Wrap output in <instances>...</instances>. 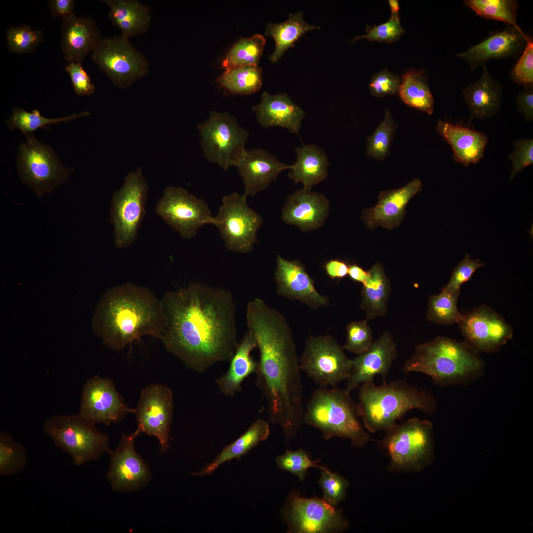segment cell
Instances as JSON below:
<instances>
[{
  "mask_svg": "<svg viewBox=\"0 0 533 533\" xmlns=\"http://www.w3.org/2000/svg\"><path fill=\"white\" fill-rule=\"evenodd\" d=\"M349 265L340 259H331L324 265L327 275L332 279L340 280L348 275Z\"/></svg>",
  "mask_w": 533,
  "mask_h": 533,
  "instance_id": "cell-56",
  "label": "cell"
},
{
  "mask_svg": "<svg viewBox=\"0 0 533 533\" xmlns=\"http://www.w3.org/2000/svg\"><path fill=\"white\" fill-rule=\"evenodd\" d=\"M528 37L514 27L507 25L502 30L492 32L481 42L458 53L457 57L465 61L470 71H473L486 66L491 60L515 58L520 56Z\"/></svg>",
  "mask_w": 533,
  "mask_h": 533,
  "instance_id": "cell-20",
  "label": "cell"
},
{
  "mask_svg": "<svg viewBox=\"0 0 533 533\" xmlns=\"http://www.w3.org/2000/svg\"><path fill=\"white\" fill-rule=\"evenodd\" d=\"M510 76L519 85L533 86V40L531 37H528L525 49L510 70Z\"/></svg>",
  "mask_w": 533,
  "mask_h": 533,
  "instance_id": "cell-48",
  "label": "cell"
},
{
  "mask_svg": "<svg viewBox=\"0 0 533 533\" xmlns=\"http://www.w3.org/2000/svg\"><path fill=\"white\" fill-rule=\"evenodd\" d=\"M320 469L321 476L318 483L323 491V499L336 506L344 499L348 482L341 475L330 471L324 466H322Z\"/></svg>",
  "mask_w": 533,
  "mask_h": 533,
  "instance_id": "cell-46",
  "label": "cell"
},
{
  "mask_svg": "<svg viewBox=\"0 0 533 533\" xmlns=\"http://www.w3.org/2000/svg\"><path fill=\"white\" fill-rule=\"evenodd\" d=\"M458 324L465 342L477 352L499 350L513 334L503 317L483 305L463 314Z\"/></svg>",
  "mask_w": 533,
  "mask_h": 533,
  "instance_id": "cell-19",
  "label": "cell"
},
{
  "mask_svg": "<svg viewBox=\"0 0 533 533\" xmlns=\"http://www.w3.org/2000/svg\"><path fill=\"white\" fill-rule=\"evenodd\" d=\"M235 166L242 178L244 194L247 196L265 190L279 173L291 169V165L280 161L268 152L256 148L245 150Z\"/></svg>",
  "mask_w": 533,
  "mask_h": 533,
  "instance_id": "cell-24",
  "label": "cell"
},
{
  "mask_svg": "<svg viewBox=\"0 0 533 533\" xmlns=\"http://www.w3.org/2000/svg\"><path fill=\"white\" fill-rule=\"evenodd\" d=\"M463 4L481 18L504 22L524 33L517 23L519 6L516 0H465Z\"/></svg>",
  "mask_w": 533,
  "mask_h": 533,
  "instance_id": "cell-38",
  "label": "cell"
},
{
  "mask_svg": "<svg viewBox=\"0 0 533 533\" xmlns=\"http://www.w3.org/2000/svg\"><path fill=\"white\" fill-rule=\"evenodd\" d=\"M161 300L164 324L159 340L168 352L199 373L230 361L239 343L229 291L192 283L166 292Z\"/></svg>",
  "mask_w": 533,
  "mask_h": 533,
  "instance_id": "cell-1",
  "label": "cell"
},
{
  "mask_svg": "<svg viewBox=\"0 0 533 533\" xmlns=\"http://www.w3.org/2000/svg\"><path fill=\"white\" fill-rule=\"evenodd\" d=\"M74 0H51L49 2L50 13L53 17H59L63 21L75 15L73 13Z\"/></svg>",
  "mask_w": 533,
  "mask_h": 533,
  "instance_id": "cell-55",
  "label": "cell"
},
{
  "mask_svg": "<svg viewBox=\"0 0 533 533\" xmlns=\"http://www.w3.org/2000/svg\"><path fill=\"white\" fill-rule=\"evenodd\" d=\"M7 47L11 53L23 54L33 52L42 40V32L29 26H11L6 32Z\"/></svg>",
  "mask_w": 533,
  "mask_h": 533,
  "instance_id": "cell-44",
  "label": "cell"
},
{
  "mask_svg": "<svg viewBox=\"0 0 533 533\" xmlns=\"http://www.w3.org/2000/svg\"><path fill=\"white\" fill-rule=\"evenodd\" d=\"M380 442L389 456L391 470L419 471L433 458L432 424L417 418L395 424Z\"/></svg>",
  "mask_w": 533,
  "mask_h": 533,
  "instance_id": "cell-7",
  "label": "cell"
},
{
  "mask_svg": "<svg viewBox=\"0 0 533 533\" xmlns=\"http://www.w3.org/2000/svg\"><path fill=\"white\" fill-rule=\"evenodd\" d=\"M436 129L451 146L456 162L467 167L483 157L489 141L484 133L441 120L438 121Z\"/></svg>",
  "mask_w": 533,
  "mask_h": 533,
  "instance_id": "cell-28",
  "label": "cell"
},
{
  "mask_svg": "<svg viewBox=\"0 0 533 533\" xmlns=\"http://www.w3.org/2000/svg\"><path fill=\"white\" fill-rule=\"evenodd\" d=\"M253 110L263 127L279 126L292 133H298L305 116L304 111L286 93L271 95L264 92L260 103Z\"/></svg>",
  "mask_w": 533,
  "mask_h": 533,
  "instance_id": "cell-27",
  "label": "cell"
},
{
  "mask_svg": "<svg viewBox=\"0 0 533 533\" xmlns=\"http://www.w3.org/2000/svg\"><path fill=\"white\" fill-rule=\"evenodd\" d=\"M257 348L253 335L248 331L244 335L231 358L228 371L216 380L220 392L233 396L241 390L243 381L250 375L257 372L258 362L251 356Z\"/></svg>",
  "mask_w": 533,
  "mask_h": 533,
  "instance_id": "cell-30",
  "label": "cell"
},
{
  "mask_svg": "<svg viewBox=\"0 0 533 533\" xmlns=\"http://www.w3.org/2000/svg\"><path fill=\"white\" fill-rule=\"evenodd\" d=\"M396 344L389 332H384L373 342L369 348L352 360L346 390L349 392L360 384L374 381L376 375L385 378L397 356Z\"/></svg>",
  "mask_w": 533,
  "mask_h": 533,
  "instance_id": "cell-21",
  "label": "cell"
},
{
  "mask_svg": "<svg viewBox=\"0 0 533 533\" xmlns=\"http://www.w3.org/2000/svg\"><path fill=\"white\" fill-rule=\"evenodd\" d=\"M265 43V38L260 34L240 38L226 55L222 66L226 70L240 67L257 66Z\"/></svg>",
  "mask_w": 533,
  "mask_h": 533,
  "instance_id": "cell-39",
  "label": "cell"
},
{
  "mask_svg": "<svg viewBox=\"0 0 533 533\" xmlns=\"http://www.w3.org/2000/svg\"><path fill=\"white\" fill-rule=\"evenodd\" d=\"M27 461L24 446L5 432L0 434V476H10L22 471Z\"/></svg>",
  "mask_w": 533,
  "mask_h": 533,
  "instance_id": "cell-42",
  "label": "cell"
},
{
  "mask_svg": "<svg viewBox=\"0 0 533 533\" xmlns=\"http://www.w3.org/2000/svg\"><path fill=\"white\" fill-rule=\"evenodd\" d=\"M368 272V278L361 291L360 307L366 312V319L369 320L385 315L391 288L382 264H375Z\"/></svg>",
  "mask_w": 533,
  "mask_h": 533,
  "instance_id": "cell-33",
  "label": "cell"
},
{
  "mask_svg": "<svg viewBox=\"0 0 533 533\" xmlns=\"http://www.w3.org/2000/svg\"><path fill=\"white\" fill-rule=\"evenodd\" d=\"M155 210L185 239L194 237L202 226L213 224L214 217L206 202L180 187H167Z\"/></svg>",
  "mask_w": 533,
  "mask_h": 533,
  "instance_id": "cell-14",
  "label": "cell"
},
{
  "mask_svg": "<svg viewBox=\"0 0 533 533\" xmlns=\"http://www.w3.org/2000/svg\"><path fill=\"white\" fill-rule=\"evenodd\" d=\"M296 152L297 160L291 165L288 176L294 181V184L301 183L304 189L311 190L312 186L327 177V156L319 147L314 145L297 148Z\"/></svg>",
  "mask_w": 533,
  "mask_h": 533,
  "instance_id": "cell-32",
  "label": "cell"
},
{
  "mask_svg": "<svg viewBox=\"0 0 533 533\" xmlns=\"http://www.w3.org/2000/svg\"><path fill=\"white\" fill-rule=\"evenodd\" d=\"M320 28L305 21L302 11L291 13L288 19L283 23L268 24L265 34L272 37L275 42L274 50L269 56L270 61L277 62L285 51L293 47L295 43L305 33Z\"/></svg>",
  "mask_w": 533,
  "mask_h": 533,
  "instance_id": "cell-35",
  "label": "cell"
},
{
  "mask_svg": "<svg viewBox=\"0 0 533 533\" xmlns=\"http://www.w3.org/2000/svg\"><path fill=\"white\" fill-rule=\"evenodd\" d=\"M18 150L17 167L22 181L38 195L51 192L69 177L65 167L49 147L38 141L33 133Z\"/></svg>",
  "mask_w": 533,
  "mask_h": 533,
  "instance_id": "cell-11",
  "label": "cell"
},
{
  "mask_svg": "<svg viewBox=\"0 0 533 533\" xmlns=\"http://www.w3.org/2000/svg\"><path fill=\"white\" fill-rule=\"evenodd\" d=\"M328 211L329 201L324 195L303 188L289 196L282 209V218L288 224L309 231L323 224Z\"/></svg>",
  "mask_w": 533,
  "mask_h": 533,
  "instance_id": "cell-25",
  "label": "cell"
},
{
  "mask_svg": "<svg viewBox=\"0 0 533 533\" xmlns=\"http://www.w3.org/2000/svg\"><path fill=\"white\" fill-rule=\"evenodd\" d=\"M218 82L228 93L251 94L259 90L262 87V71L258 66L228 69L218 78Z\"/></svg>",
  "mask_w": 533,
  "mask_h": 533,
  "instance_id": "cell-37",
  "label": "cell"
},
{
  "mask_svg": "<svg viewBox=\"0 0 533 533\" xmlns=\"http://www.w3.org/2000/svg\"><path fill=\"white\" fill-rule=\"evenodd\" d=\"M460 291H449L442 289L440 294L429 298L426 318L435 323L449 325L458 324L463 314L457 306Z\"/></svg>",
  "mask_w": 533,
  "mask_h": 533,
  "instance_id": "cell-40",
  "label": "cell"
},
{
  "mask_svg": "<svg viewBox=\"0 0 533 533\" xmlns=\"http://www.w3.org/2000/svg\"><path fill=\"white\" fill-rule=\"evenodd\" d=\"M101 38L95 21L91 17L75 15L63 21L61 47L65 59L68 63H82Z\"/></svg>",
  "mask_w": 533,
  "mask_h": 533,
  "instance_id": "cell-26",
  "label": "cell"
},
{
  "mask_svg": "<svg viewBox=\"0 0 533 533\" xmlns=\"http://www.w3.org/2000/svg\"><path fill=\"white\" fill-rule=\"evenodd\" d=\"M482 68L480 78L461 91L469 110L470 120L493 117L499 112L502 103V85L491 75L486 66Z\"/></svg>",
  "mask_w": 533,
  "mask_h": 533,
  "instance_id": "cell-29",
  "label": "cell"
},
{
  "mask_svg": "<svg viewBox=\"0 0 533 533\" xmlns=\"http://www.w3.org/2000/svg\"><path fill=\"white\" fill-rule=\"evenodd\" d=\"M366 319L353 321L347 324L346 342L344 349L359 355L367 350L373 342L372 331Z\"/></svg>",
  "mask_w": 533,
  "mask_h": 533,
  "instance_id": "cell-47",
  "label": "cell"
},
{
  "mask_svg": "<svg viewBox=\"0 0 533 533\" xmlns=\"http://www.w3.org/2000/svg\"><path fill=\"white\" fill-rule=\"evenodd\" d=\"M268 423L262 419H258L248 429L231 444L225 447L214 460L199 472L190 475L203 476L212 474L224 463L234 458L239 459L247 454L261 442L266 440L269 434Z\"/></svg>",
  "mask_w": 533,
  "mask_h": 533,
  "instance_id": "cell-34",
  "label": "cell"
},
{
  "mask_svg": "<svg viewBox=\"0 0 533 533\" xmlns=\"http://www.w3.org/2000/svg\"><path fill=\"white\" fill-rule=\"evenodd\" d=\"M422 189V183L415 178L396 190H383L373 207L365 209L361 218L371 229L379 226L392 229L398 227L404 218L406 207L411 199Z\"/></svg>",
  "mask_w": 533,
  "mask_h": 533,
  "instance_id": "cell-23",
  "label": "cell"
},
{
  "mask_svg": "<svg viewBox=\"0 0 533 533\" xmlns=\"http://www.w3.org/2000/svg\"><path fill=\"white\" fill-rule=\"evenodd\" d=\"M366 32V35L355 37L353 41L366 38L370 41L392 42L399 39L404 31L401 26L399 17L391 15L385 23L373 27L367 26Z\"/></svg>",
  "mask_w": 533,
  "mask_h": 533,
  "instance_id": "cell-49",
  "label": "cell"
},
{
  "mask_svg": "<svg viewBox=\"0 0 533 533\" xmlns=\"http://www.w3.org/2000/svg\"><path fill=\"white\" fill-rule=\"evenodd\" d=\"M484 266L485 264L478 259H471L466 253L463 259L454 267L449 282L442 289L452 292L460 291V286L471 278L478 268Z\"/></svg>",
  "mask_w": 533,
  "mask_h": 533,
  "instance_id": "cell-50",
  "label": "cell"
},
{
  "mask_svg": "<svg viewBox=\"0 0 533 533\" xmlns=\"http://www.w3.org/2000/svg\"><path fill=\"white\" fill-rule=\"evenodd\" d=\"M352 362L333 337L310 336L305 341L300 366L320 387H336L349 377Z\"/></svg>",
  "mask_w": 533,
  "mask_h": 533,
  "instance_id": "cell-10",
  "label": "cell"
},
{
  "mask_svg": "<svg viewBox=\"0 0 533 533\" xmlns=\"http://www.w3.org/2000/svg\"><path fill=\"white\" fill-rule=\"evenodd\" d=\"M401 82L399 76L384 70L374 75L369 89L371 94L376 97L394 95L398 92Z\"/></svg>",
  "mask_w": 533,
  "mask_h": 533,
  "instance_id": "cell-52",
  "label": "cell"
},
{
  "mask_svg": "<svg viewBox=\"0 0 533 533\" xmlns=\"http://www.w3.org/2000/svg\"><path fill=\"white\" fill-rule=\"evenodd\" d=\"M102 1L109 7V18L122 37L129 39L147 31L151 20L148 6L136 0Z\"/></svg>",
  "mask_w": 533,
  "mask_h": 533,
  "instance_id": "cell-31",
  "label": "cell"
},
{
  "mask_svg": "<svg viewBox=\"0 0 533 533\" xmlns=\"http://www.w3.org/2000/svg\"><path fill=\"white\" fill-rule=\"evenodd\" d=\"M95 424L79 414L56 415L45 420L43 430L75 465L81 466L111 450L109 436L97 429Z\"/></svg>",
  "mask_w": 533,
  "mask_h": 533,
  "instance_id": "cell-6",
  "label": "cell"
},
{
  "mask_svg": "<svg viewBox=\"0 0 533 533\" xmlns=\"http://www.w3.org/2000/svg\"><path fill=\"white\" fill-rule=\"evenodd\" d=\"M402 101L407 105L431 115L434 99L422 72L410 71L402 77L398 90Z\"/></svg>",
  "mask_w": 533,
  "mask_h": 533,
  "instance_id": "cell-36",
  "label": "cell"
},
{
  "mask_svg": "<svg viewBox=\"0 0 533 533\" xmlns=\"http://www.w3.org/2000/svg\"><path fill=\"white\" fill-rule=\"evenodd\" d=\"M357 403L359 416L369 431H386L409 411L416 409L432 414L436 401L430 393L420 390L403 380L376 385L374 381L362 383Z\"/></svg>",
  "mask_w": 533,
  "mask_h": 533,
  "instance_id": "cell-3",
  "label": "cell"
},
{
  "mask_svg": "<svg viewBox=\"0 0 533 533\" xmlns=\"http://www.w3.org/2000/svg\"><path fill=\"white\" fill-rule=\"evenodd\" d=\"M357 404L346 389L320 387L308 402L304 422L319 429L326 440L334 437L349 439L363 447L371 440L359 420Z\"/></svg>",
  "mask_w": 533,
  "mask_h": 533,
  "instance_id": "cell-5",
  "label": "cell"
},
{
  "mask_svg": "<svg viewBox=\"0 0 533 533\" xmlns=\"http://www.w3.org/2000/svg\"><path fill=\"white\" fill-rule=\"evenodd\" d=\"M164 324L161 299L148 288L129 283L109 289L92 320L94 332L115 350L145 336L160 339Z\"/></svg>",
  "mask_w": 533,
  "mask_h": 533,
  "instance_id": "cell-2",
  "label": "cell"
},
{
  "mask_svg": "<svg viewBox=\"0 0 533 533\" xmlns=\"http://www.w3.org/2000/svg\"><path fill=\"white\" fill-rule=\"evenodd\" d=\"M396 124L387 110L383 120L373 134L368 138L367 153L378 160H383L389 153V148Z\"/></svg>",
  "mask_w": 533,
  "mask_h": 533,
  "instance_id": "cell-43",
  "label": "cell"
},
{
  "mask_svg": "<svg viewBox=\"0 0 533 533\" xmlns=\"http://www.w3.org/2000/svg\"><path fill=\"white\" fill-rule=\"evenodd\" d=\"M515 103L517 110L527 122L533 120V86L524 87L517 94Z\"/></svg>",
  "mask_w": 533,
  "mask_h": 533,
  "instance_id": "cell-54",
  "label": "cell"
},
{
  "mask_svg": "<svg viewBox=\"0 0 533 533\" xmlns=\"http://www.w3.org/2000/svg\"><path fill=\"white\" fill-rule=\"evenodd\" d=\"M348 275L352 281L363 284L368 278V272L357 264H353L349 265Z\"/></svg>",
  "mask_w": 533,
  "mask_h": 533,
  "instance_id": "cell-57",
  "label": "cell"
},
{
  "mask_svg": "<svg viewBox=\"0 0 533 533\" xmlns=\"http://www.w3.org/2000/svg\"><path fill=\"white\" fill-rule=\"evenodd\" d=\"M274 278L276 292L283 297L299 300L312 309L328 304L327 298L316 290L314 280L298 260H287L278 255Z\"/></svg>",
  "mask_w": 533,
  "mask_h": 533,
  "instance_id": "cell-22",
  "label": "cell"
},
{
  "mask_svg": "<svg viewBox=\"0 0 533 533\" xmlns=\"http://www.w3.org/2000/svg\"><path fill=\"white\" fill-rule=\"evenodd\" d=\"M205 157L224 171L234 166L245 149L249 132L228 113L212 111L197 125Z\"/></svg>",
  "mask_w": 533,
  "mask_h": 533,
  "instance_id": "cell-9",
  "label": "cell"
},
{
  "mask_svg": "<svg viewBox=\"0 0 533 533\" xmlns=\"http://www.w3.org/2000/svg\"><path fill=\"white\" fill-rule=\"evenodd\" d=\"M91 58L113 83L127 88L149 73L146 58L122 36L101 38Z\"/></svg>",
  "mask_w": 533,
  "mask_h": 533,
  "instance_id": "cell-12",
  "label": "cell"
},
{
  "mask_svg": "<svg viewBox=\"0 0 533 533\" xmlns=\"http://www.w3.org/2000/svg\"><path fill=\"white\" fill-rule=\"evenodd\" d=\"M513 146V151L509 155L512 164L510 180L526 167L533 164V139L516 140L514 142Z\"/></svg>",
  "mask_w": 533,
  "mask_h": 533,
  "instance_id": "cell-51",
  "label": "cell"
},
{
  "mask_svg": "<svg viewBox=\"0 0 533 533\" xmlns=\"http://www.w3.org/2000/svg\"><path fill=\"white\" fill-rule=\"evenodd\" d=\"M319 460H312L303 449L297 451L287 450L278 456L276 459L277 466L297 476L300 481L304 480L306 472L311 467L321 468L318 464Z\"/></svg>",
  "mask_w": 533,
  "mask_h": 533,
  "instance_id": "cell-45",
  "label": "cell"
},
{
  "mask_svg": "<svg viewBox=\"0 0 533 533\" xmlns=\"http://www.w3.org/2000/svg\"><path fill=\"white\" fill-rule=\"evenodd\" d=\"M284 518L288 525V533H333L343 531L348 526L339 510L316 497L291 495Z\"/></svg>",
  "mask_w": 533,
  "mask_h": 533,
  "instance_id": "cell-15",
  "label": "cell"
},
{
  "mask_svg": "<svg viewBox=\"0 0 533 533\" xmlns=\"http://www.w3.org/2000/svg\"><path fill=\"white\" fill-rule=\"evenodd\" d=\"M134 412L135 409L125 403L111 379L95 376L84 384L78 414L93 423L109 425Z\"/></svg>",
  "mask_w": 533,
  "mask_h": 533,
  "instance_id": "cell-18",
  "label": "cell"
},
{
  "mask_svg": "<svg viewBox=\"0 0 533 533\" xmlns=\"http://www.w3.org/2000/svg\"><path fill=\"white\" fill-rule=\"evenodd\" d=\"M89 114L88 112H84L62 117L49 118L42 116L38 109L28 112L22 108H15L6 123L9 129H18L26 135L52 123L68 121Z\"/></svg>",
  "mask_w": 533,
  "mask_h": 533,
  "instance_id": "cell-41",
  "label": "cell"
},
{
  "mask_svg": "<svg viewBox=\"0 0 533 533\" xmlns=\"http://www.w3.org/2000/svg\"><path fill=\"white\" fill-rule=\"evenodd\" d=\"M173 393L168 386L158 383L149 384L141 391L134 414L141 432L157 438L160 453L169 447V437L173 419Z\"/></svg>",
  "mask_w": 533,
  "mask_h": 533,
  "instance_id": "cell-16",
  "label": "cell"
},
{
  "mask_svg": "<svg viewBox=\"0 0 533 533\" xmlns=\"http://www.w3.org/2000/svg\"><path fill=\"white\" fill-rule=\"evenodd\" d=\"M478 352L465 341L438 336L417 345L403 369L406 373L425 374L440 386L467 384L479 376L484 368Z\"/></svg>",
  "mask_w": 533,
  "mask_h": 533,
  "instance_id": "cell-4",
  "label": "cell"
},
{
  "mask_svg": "<svg viewBox=\"0 0 533 533\" xmlns=\"http://www.w3.org/2000/svg\"><path fill=\"white\" fill-rule=\"evenodd\" d=\"M148 191V185L140 168L128 174L122 187L114 193L111 218L116 247H127L135 240L145 214Z\"/></svg>",
  "mask_w": 533,
  "mask_h": 533,
  "instance_id": "cell-8",
  "label": "cell"
},
{
  "mask_svg": "<svg viewBox=\"0 0 533 533\" xmlns=\"http://www.w3.org/2000/svg\"><path fill=\"white\" fill-rule=\"evenodd\" d=\"M140 433L137 427L129 434H123L118 447L108 453L110 462L106 477L115 492L126 493L138 491L151 480V471L135 448V439Z\"/></svg>",
  "mask_w": 533,
  "mask_h": 533,
  "instance_id": "cell-17",
  "label": "cell"
},
{
  "mask_svg": "<svg viewBox=\"0 0 533 533\" xmlns=\"http://www.w3.org/2000/svg\"><path fill=\"white\" fill-rule=\"evenodd\" d=\"M65 70L70 77L74 90L77 95L89 96L93 93L95 86L81 62L68 63Z\"/></svg>",
  "mask_w": 533,
  "mask_h": 533,
  "instance_id": "cell-53",
  "label": "cell"
},
{
  "mask_svg": "<svg viewBox=\"0 0 533 533\" xmlns=\"http://www.w3.org/2000/svg\"><path fill=\"white\" fill-rule=\"evenodd\" d=\"M388 4L391 10V15L399 17L400 7L398 1L397 0H389Z\"/></svg>",
  "mask_w": 533,
  "mask_h": 533,
  "instance_id": "cell-58",
  "label": "cell"
},
{
  "mask_svg": "<svg viewBox=\"0 0 533 533\" xmlns=\"http://www.w3.org/2000/svg\"><path fill=\"white\" fill-rule=\"evenodd\" d=\"M247 196L233 192L224 196L213 225L217 227L226 248L231 251L248 253L257 241L261 225V216L251 208Z\"/></svg>",
  "mask_w": 533,
  "mask_h": 533,
  "instance_id": "cell-13",
  "label": "cell"
}]
</instances>
